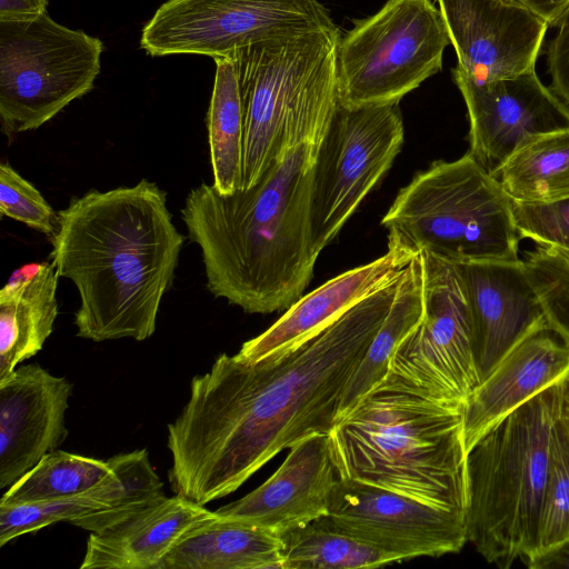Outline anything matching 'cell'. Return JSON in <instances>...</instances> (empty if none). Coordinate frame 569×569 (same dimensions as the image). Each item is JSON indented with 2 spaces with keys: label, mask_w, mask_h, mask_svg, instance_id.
Masks as SVG:
<instances>
[{
  "label": "cell",
  "mask_w": 569,
  "mask_h": 569,
  "mask_svg": "<svg viewBox=\"0 0 569 569\" xmlns=\"http://www.w3.org/2000/svg\"><path fill=\"white\" fill-rule=\"evenodd\" d=\"M402 273L280 357L252 363L221 353L193 377L189 400L168 425L172 491L204 506L234 492L280 451L331 433Z\"/></svg>",
  "instance_id": "1"
},
{
  "label": "cell",
  "mask_w": 569,
  "mask_h": 569,
  "mask_svg": "<svg viewBox=\"0 0 569 569\" xmlns=\"http://www.w3.org/2000/svg\"><path fill=\"white\" fill-rule=\"evenodd\" d=\"M51 243L57 273L79 293L78 337L142 341L154 333L184 243L162 189L142 179L89 191L58 211Z\"/></svg>",
  "instance_id": "2"
},
{
  "label": "cell",
  "mask_w": 569,
  "mask_h": 569,
  "mask_svg": "<svg viewBox=\"0 0 569 569\" xmlns=\"http://www.w3.org/2000/svg\"><path fill=\"white\" fill-rule=\"evenodd\" d=\"M321 141L288 148L247 190L223 196L203 182L188 193L181 219L201 250L214 297L266 315L287 310L303 296L321 252L311 224Z\"/></svg>",
  "instance_id": "3"
},
{
  "label": "cell",
  "mask_w": 569,
  "mask_h": 569,
  "mask_svg": "<svg viewBox=\"0 0 569 569\" xmlns=\"http://www.w3.org/2000/svg\"><path fill=\"white\" fill-rule=\"evenodd\" d=\"M463 426V403L431 397L389 370L330 433L340 478L466 513Z\"/></svg>",
  "instance_id": "4"
},
{
  "label": "cell",
  "mask_w": 569,
  "mask_h": 569,
  "mask_svg": "<svg viewBox=\"0 0 569 569\" xmlns=\"http://www.w3.org/2000/svg\"><path fill=\"white\" fill-rule=\"evenodd\" d=\"M559 380L488 429L467 452V540L509 568L536 552Z\"/></svg>",
  "instance_id": "5"
},
{
  "label": "cell",
  "mask_w": 569,
  "mask_h": 569,
  "mask_svg": "<svg viewBox=\"0 0 569 569\" xmlns=\"http://www.w3.org/2000/svg\"><path fill=\"white\" fill-rule=\"evenodd\" d=\"M339 29L278 38L233 58L243 112L242 190L288 148L323 139L339 103Z\"/></svg>",
  "instance_id": "6"
},
{
  "label": "cell",
  "mask_w": 569,
  "mask_h": 569,
  "mask_svg": "<svg viewBox=\"0 0 569 569\" xmlns=\"http://www.w3.org/2000/svg\"><path fill=\"white\" fill-rule=\"evenodd\" d=\"M381 223L388 239L451 263L519 259L512 201L469 152L419 171Z\"/></svg>",
  "instance_id": "7"
},
{
  "label": "cell",
  "mask_w": 569,
  "mask_h": 569,
  "mask_svg": "<svg viewBox=\"0 0 569 569\" xmlns=\"http://www.w3.org/2000/svg\"><path fill=\"white\" fill-rule=\"evenodd\" d=\"M442 14L430 0H388L337 46L339 103L393 104L442 68L449 44Z\"/></svg>",
  "instance_id": "8"
},
{
  "label": "cell",
  "mask_w": 569,
  "mask_h": 569,
  "mask_svg": "<svg viewBox=\"0 0 569 569\" xmlns=\"http://www.w3.org/2000/svg\"><path fill=\"white\" fill-rule=\"evenodd\" d=\"M103 44L47 12L0 21V120L7 137L34 130L87 94L100 72Z\"/></svg>",
  "instance_id": "9"
},
{
  "label": "cell",
  "mask_w": 569,
  "mask_h": 569,
  "mask_svg": "<svg viewBox=\"0 0 569 569\" xmlns=\"http://www.w3.org/2000/svg\"><path fill=\"white\" fill-rule=\"evenodd\" d=\"M319 0H167L142 29L140 47L153 57H231L271 39L333 30Z\"/></svg>",
  "instance_id": "10"
},
{
  "label": "cell",
  "mask_w": 569,
  "mask_h": 569,
  "mask_svg": "<svg viewBox=\"0 0 569 569\" xmlns=\"http://www.w3.org/2000/svg\"><path fill=\"white\" fill-rule=\"evenodd\" d=\"M405 140L399 103H338L313 167L311 224L321 251L386 176Z\"/></svg>",
  "instance_id": "11"
},
{
  "label": "cell",
  "mask_w": 569,
  "mask_h": 569,
  "mask_svg": "<svg viewBox=\"0 0 569 569\" xmlns=\"http://www.w3.org/2000/svg\"><path fill=\"white\" fill-rule=\"evenodd\" d=\"M423 313L390 365L431 397L466 403L480 383L472 349L470 308L455 263L419 252Z\"/></svg>",
  "instance_id": "12"
},
{
  "label": "cell",
  "mask_w": 569,
  "mask_h": 569,
  "mask_svg": "<svg viewBox=\"0 0 569 569\" xmlns=\"http://www.w3.org/2000/svg\"><path fill=\"white\" fill-rule=\"evenodd\" d=\"M315 522L392 555L400 562L457 553L468 542L466 513L346 478L333 489L329 512Z\"/></svg>",
  "instance_id": "13"
},
{
  "label": "cell",
  "mask_w": 569,
  "mask_h": 569,
  "mask_svg": "<svg viewBox=\"0 0 569 569\" xmlns=\"http://www.w3.org/2000/svg\"><path fill=\"white\" fill-rule=\"evenodd\" d=\"M452 76L468 111V152L492 174L529 140L569 129V107L535 69L487 82L457 67Z\"/></svg>",
  "instance_id": "14"
},
{
  "label": "cell",
  "mask_w": 569,
  "mask_h": 569,
  "mask_svg": "<svg viewBox=\"0 0 569 569\" xmlns=\"http://www.w3.org/2000/svg\"><path fill=\"white\" fill-rule=\"evenodd\" d=\"M457 68L477 82L533 70L548 23L517 0H436Z\"/></svg>",
  "instance_id": "15"
},
{
  "label": "cell",
  "mask_w": 569,
  "mask_h": 569,
  "mask_svg": "<svg viewBox=\"0 0 569 569\" xmlns=\"http://www.w3.org/2000/svg\"><path fill=\"white\" fill-rule=\"evenodd\" d=\"M261 486L214 512L221 519L264 528L279 536L329 512L340 475L330 433H315L292 446Z\"/></svg>",
  "instance_id": "16"
},
{
  "label": "cell",
  "mask_w": 569,
  "mask_h": 569,
  "mask_svg": "<svg viewBox=\"0 0 569 569\" xmlns=\"http://www.w3.org/2000/svg\"><path fill=\"white\" fill-rule=\"evenodd\" d=\"M72 387L37 363L20 366L0 381V489L63 442Z\"/></svg>",
  "instance_id": "17"
},
{
  "label": "cell",
  "mask_w": 569,
  "mask_h": 569,
  "mask_svg": "<svg viewBox=\"0 0 569 569\" xmlns=\"http://www.w3.org/2000/svg\"><path fill=\"white\" fill-rule=\"evenodd\" d=\"M455 264L467 292L481 382L523 336L547 320L521 259Z\"/></svg>",
  "instance_id": "18"
},
{
  "label": "cell",
  "mask_w": 569,
  "mask_h": 569,
  "mask_svg": "<svg viewBox=\"0 0 569 569\" xmlns=\"http://www.w3.org/2000/svg\"><path fill=\"white\" fill-rule=\"evenodd\" d=\"M418 253L388 239V251L383 256L302 296L266 331L246 341L236 355L252 363L284 355L398 278Z\"/></svg>",
  "instance_id": "19"
},
{
  "label": "cell",
  "mask_w": 569,
  "mask_h": 569,
  "mask_svg": "<svg viewBox=\"0 0 569 569\" xmlns=\"http://www.w3.org/2000/svg\"><path fill=\"white\" fill-rule=\"evenodd\" d=\"M569 370V345L547 321L523 336L465 403L468 450L495 423L560 380Z\"/></svg>",
  "instance_id": "20"
},
{
  "label": "cell",
  "mask_w": 569,
  "mask_h": 569,
  "mask_svg": "<svg viewBox=\"0 0 569 569\" xmlns=\"http://www.w3.org/2000/svg\"><path fill=\"white\" fill-rule=\"evenodd\" d=\"M179 495L102 532H91L80 569H156L176 543L196 526L216 518Z\"/></svg>",
  "instance_id": "21"
},
{
  "label": "cell",
  "mask_w": 569,
  "mask_h": 569,
  "mask_svg": "<svg viewBox=\"0 0 569 569\" xmlns=\"http://www.w3.org/2000/svg\"><path fill=\"white\" fill-rule=\"evenodd\" d=\"M58 278L52 262L16 269L0 290V381L36 356L58 316Z\"/></svg>",
  "instance_id": "22"
},
{
  "label": "cell",
  "mask_w": 569,
  "mask_h": 569,
  "mask_svg": "<svg viewBox=\"0 0 569 569\" xmlns=\"http://www.w3.org/2000/svg\"><path fill=\"white\" fill-rule=\"evenodd\" d=\"M282 563L281 536L217 516L187 532L156 569H282Z\"/></svg>",
  "instance_id": "23"
},
{
  "label": "cell",
  "mask_w": 569,
  "mask_h": 569,
  "mask_svg": "<svg viewBox=\"0 0 569 569\" xmlns=\"http://www.w3.org/2000/svg\"><path fill=\"white\" fill-rule=\"evenodd\" d=\"M422 313V280L418 253L405 269L391 307L349 381L338 419L385 379L398 347L419 325Z\"/></svg>",
  "instance_id": "24"
},
{
  "label": "cell",
  "mask_w": 569,
  "mask_h": 569,
  "mask_svg": "<svg viewBox=\"0 0 569 569\" xmlns=\"http://www.w3.org/2000/svg\"><path fill=\"white\" fill-rule=\"evenodd\" d=\"M213 60L216 76L207 113L212 186L229 196L242 190L243 112L233 58Z\"/></svg>",
  "instance_id": "25"
},
{
  "label": "cell",
  "mask_w": 569,
  "mask_h": 569,
  "mask_svg": "<svg viewBox=\"0 0 569 569\" xmlns=\"http://www.w3.org/2000/svg\"><path fill=\"white\" fill-rule=\"evenodd\" d=\"M511 201L543 202L569 197V129L538 136L493 173Z\"/></svg>",
  "instance_id": "26"
},
{
  "label": "cell",
  "mask_w": 569,
  "mask_h": 569,
  "mask_svg": "<svg viewBox=\"0 0 569 569\" xmlns=\"http://www.w3.org/2000/svg\"><path fill=\"white\" fill-rule=\"evenodd\" d=\"M107 462L113 475L96 486L107 509L70 521L90 532L109 530L166 498L146 449L113 456Z\"/></svg>",
  "instance_id": "27"
},
{
  "label": "cell",
  "mask_w": 569,
  "mask_h": 569,
  "mask_svg": "<svg viewBox=\"0 0 569 569\" xmlns=\"http://www.w3.org/2000/svg\"><path fill=\"white\" fill-rule=\"evenodd\" d=\"M282 569H358L400 562L395 556L315 521L281 536Z\"/></svg>",
  "instance_id": "28"
},
{
  "label": "cell",
  "mask_w": 569,
  "mask_h": 569,
  "mask_svg": "<svg viewBox=\"0 0 569 569\" xmlns=\"http://www.w3.org/2000/svg\"><path fill=\"white\" fill-rule=\"evenodd\" d=\"M113 475L107 461L53 450L2 495L0 505L48 501L79 496Z\"/></svg>",
  "instance_id": "29"
},
{
  "label": "cell",
  "mask_w": 569,
  "mask_h": 569,
  "mask_svg": "<svg viewBox=\"0 0 569 569\" xmlns=\"http://www.w3.org/2000/svg\"><path fill=\"white\" fill-rule=\"evenodd\" d=\"M568 538L569 432L560 417V412H558L551 433L548 476L535 555L548 550Z\"/></svg>",
  "instance_id": "30"
},
{
  "label": "cell",
  "mask_w": 569,
  "mask_h": 569,
  "mask_svg": "<svg viewBox=\"0 0 569 569\" xmlns=\"http://www.w3.org/2000/svg\"><path fill=\"white\" fill-rule=\"evenodd\" d=\"M522 261L547 323L569 345V250L537 246Z\"/></svg>",
  "instance_id": "31"
},
{
  "label": "cell",
  "mask_w": 569,
  "mask_h": 569,
  "mask_svg": "<svg viewBox=\"0 0 569 569\" xmlns=\"http://www.w3.org/2000/svg\"><path fill=\"white\" fill-rule=\"evenodd\" d=\"M107 505L100 499L96 487L71 498L36 501L18 505H0V546L12 539L37 531L59 521H72Z\"/></svg>",
  "instance_id": "32"
},
{
  "label": "cell",
  "mask_w": 569,
  "mask_h": 569,
  "mask_svg": "<svg viewBox=\"0 0 569 569\" xmlns=\"http://www.w3.org/2000/svg\"><path fill=\"white\" fill-rule=\"evenodd\" d=\"M0 212L48 236H52L57 227L58 212L36 187L6 162L0 164Z\"/></svg>",
  "instance_id": "33"
},
{
  "label": "cell",
  "mask_w": 569,
  "mask_h": 569,
  "mask_svg": "<svg viewBox=\"0 0 569 569\" xmlns=\"http://www.w3.org/2000/svg\"><path fill=\"white\" fill-rule=\"evenodd\" d=\"M512 216L520 238L569 250V197L543 202L512 201Z\"/></svg>",
  "instance_id": "34"
},
{
  "label": "cell",
  "mask_w": 569,
  "mask_h": 569,
  "mask_svg": "<svg viewBox=\"0 0 569 569\" xmlns=\"http://www.w3.org/2000/svg\"><path fill=\"white\" fill-rule=\"evenodd\" d=\"M557 28L547 52L550 89L569 107V11Z\"/></svg>",
  "instance_id": "35"
},
{
  "label": "cell",
  "mask_w": 569,
  "mask_h": 569,
  "mask_svg": "<svg viewBox=\"0 0 569 569\" xmlns=\"http://www.w3.org/2000/svg\"><path fill=\"white\" fill-rule=\"evenodd\" d=\"M48 0H0V21L31 19L47 12Z\"/></svg>",
  "instance_id": "36"
},
{
  "label": "cell",
  "mask_w": 569,
  "mask_h": 569,
  "mask_svg": "<svg viewBox=\"0 0 569 569\" xmlns=\"http://www.w3.org/2000/svg\"><path fill=\"white\" fill-rule=\"evenodd\" d=\"M530 569H569V538L527 560Z\"/></svg>",
  "instance_id": "37"
},
{
  "label": "cell",
  "mask_w": 569,
  "mask_h": 569,
  "mask_svg": "<svg viewBox=\"0 0 569 569\" xmlns=\"http://www.w3.org/2000/svg\"><path fill=\"white\" fill-rule=\"evenodd\" d=\"M531 12L543 19L548 26L557 27L569 11V0H517Z\"/></svg>",
  "instance_id": "38"
},
{
  "label": "cell",
  "mask_w": 569,
  "mask_h": 569,
  "mask_svg": "<svg viewBox=\"0 0 569 569\" xmlns=\"http://www.w3.org/2000/svg\"><path fill=\"white\" fill-rule=\"evenodd\" d=\"M560 383V417L569 432V370L559 380Z\"/></svg>",
  "instance_id": "39"
}]
</instances>
